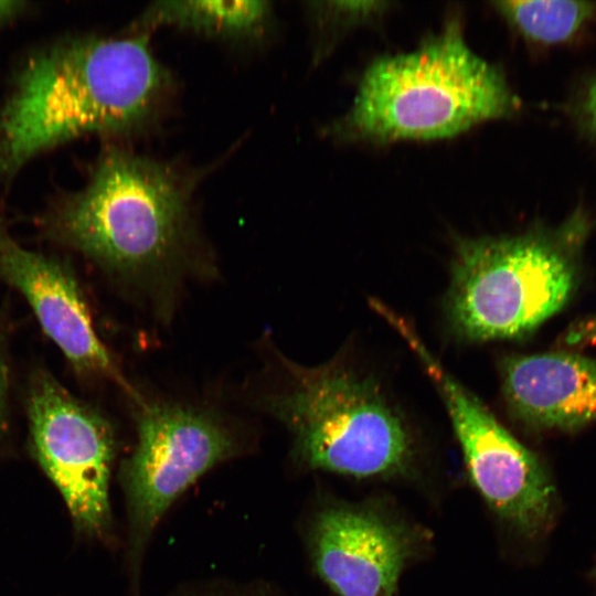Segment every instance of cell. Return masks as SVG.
Instances as JSON below:
<instances>
[{
  "label": "cell",
  "instance_id": "cell-1",
  "mask_svg": "<svg viewBox=\"0 0 596 596\" xmlns=\"http://www.w3.org/2000/svg\"><path fill=\"white\" fill-rule=\"evenodd\" d=\"M174 86L149 32L72 35L35 49L0 106V182L75 138L142 132L159 119Z\"/></svg>",
  "mask_w": 596,
  "mask_h": 596
},
{
  "label": "cell",
  "instance_id": "cell-2",
  "mask_svg": "<svg viewBox=\"0 0 596 596\" xmlns=\"http://www.w3.org/2000/svg\"><path fill=\"white\" fill-rule=\"evenodd\" d=\"M196 175L107 143L88 181L54 196L39 223L55 242L106 269L146 278L172 269L195 238Z\"/></svg>",
  "mask_w": 596,
  "mask_h": 596
},
{
  "label": "cell",
  "instance_id": "cell-3",
  "mask_svg": "<svg viewBox=\"0 0 596 596\" xmlns=\"http://www.w3.org/2000/svg\"><path fill=\"white\" fill-rule=\"evenodd\" d=\"M514 107L502 73L468 46L451 20L415 51L374 61L330 132L373 142L440 139Z\"/></svg>",
  "mask_w": 596,
  "mask_h": 596
},
{
  "label": "cell",
  "instance_id": "cell-4",
  "mask_svg": "<svg viewBox=\"0 0 596 596\" xmlns=\"http://www.w3.org/2000/svg\"><path fill=\"white\" fill-rule=\"evenodd\" d=\"M262 406L287 426L297 458L310 469L358 479L407 478L415 470L403 417L372 377L343 363L290 365L287 385Z\"/></svg>",
  "mask_w": 596,
  "mask_h": 596
},
{
  "label": "cell",
  "instance_id": "cell-5",
  "mask_svg": "<svg viewBox=\"0 0 596 596\" xmlns=\"http://www.w3.org/2000/svg\"><path fill=\"white\" fill-rule=\"evenodd\" d=\"M574 286V267L536 234L458 243L446 307L453 327L472 341L522 337L556 313Z\"/></svg>",
  "mask_w": 596,
  "mask_h": 596
},
{
  "label": "cell",
  "instance_id": "cell-6",
  "mask_svg": "<svg viewBox=\"0 0 596 596\" xmlns=\"http://www.w3.org/2000/svg\"><path fill=\"white\" fill-rule=\"evenodd\" d=\"M401 337L436 386L461 448L469 479L503 525L528 539L552 521L555 492L539 458L517 440L432 354L412 327Z\"/></svg>",
  "mask_w": 596,
  "mask_h": 596
},
{
  "label": "cell",
  "instance_id": "cell-7",
  "mask_svg": "<svg viewBox=\"0 0 596 596\" xmlns=\"http://www.w3.org/2000/svg\"><path fill=\"white\" fill-rule=\"evenodd\" d=\"M136 423L137 444L121 468V480L131 546L140 554L172 502L238 448L217 416L189 406L141 402Z\"/></svg>",
  "mask_w": 596,
  "mask_h": 596
},
{
  "label": "cell",
  "instance_id": "cell-8",
  "mask_svg": "<svg viewBox=\"0 0 596 596\" xmlns=\"http://www.w3.org/2000/svg\"><path fill=\"white\" fill-rule=\"evenodd\" d=\"M35 458L57 488L76 528L100 535L109 526L110 426L51 374L39 372L28 397Z\"/></svg>",
  "mask_w": 596,
  "mask_h": 596
},
{
  "label": "cell",
  "instance_id": "cell-9",
  "mask_svg": "<svg viewBox=\"0 0 596 596\" xmlns=\"http://www.w3.org/2000/svg\"><path fill=\"white\" fill-rule=\"evenodd\" d=\"M428 542L425 529L381 499L327 503L309 532L313 567L338 596H395Z\"/></svg>",
  "mask_w": 596,
  "mask_h": 596
},
{
  "label": "cell",
  "instance_id": "cell-10",
  "mask_svg": "<svg viewBox=\"0 0 596 596\" xmlns=\"http://www.w3.org/2000/svg\"><path fill=\"white\" fill-rule=\"evenodd\" d=\"M0 278L23 295L44 332L76 372L117 376L70 267L21 246L1 214Z\"/></svg>",
  "mask_w": 596,
  "mask_h": 596
},
{
  "label": "cell",
  "instance_id": "cell-11",
  "mask_svg": "<svg viewBox=\"0 0 596 596\" xmlns=\"http://www.w3.org/2000/svg\"><path fill=\"white\" fill-rule=\"evenodd\" d=\"M502 391L511 414L536 429H575L596 422V362L550 352L509 356Z\"/></svg>",
  "mask_w": 596,
  "mask_h": 596
},
{
  "label": "cell",
  "instance_id": "cell-12",
  "mask_svg": "<svg viewBox=\"0 0 596 596\" xmlns=\"http://www.w3.org/2000/svg\"><path fill=\"white\" fill-rule=\"evenodd\" d=\"M273 21L268 0H157L143 9L130 31L150 33L159 26H172L223 42L255 43L266 38Z\"/></svg>",
  "mask_w": 596,
  "mask_h": 596
},
{
  "label": "cell",
  "instance_id": "cell-13",
  "mask_svg": "<svg viewBox=\"0 0 596 596\" xmlns=\"http://www.w3.org/2000/svg\"><path fill=\"white\" fill-rule=\"evenodd\" d=\"M497 10L523 35L540 43L571 38L589 18L593 6L583 1H500Z\"/></svg>",
  "mask_w": 596,
  "mask_h": 596
},
{
  "label": "cell",
  "instance_id": "cell-14",
  "mask_svg": "<svg viewBox=\"0 0 596 596\" xmlns=\"http://www.w3.org/2000/svg\"><path fill=\"white\" fill-rule=\"evenodd\" d=\"M564 342L574 347L596 345V315L568 328L564 336Z\"/></svg>",
  "mask_w": 596,
  "mask_h": 596
},
{
  "label": "cell",
  "instance_id": "cell-15",
  "mask_svg": "<svg viewBox=\"0 0 596 596\" xmlns=\"http://www.w3.org/2000/svg\"><path fill=\"white\" fill-rule=\"evenodd\" d=\"M28 10V2L0 0V28L9 24Z\"/></svg>",
  "mask_w": 596,
  "mask_h": 596
},
{
  "label": "cell",
  "instance_id": "cell-16",
  "mask_svg": "<svg viewBox=\"0 0 596 596\" xmlns=\"http://www.w3.org/2000/svg\"><path fill=\"white\" fill-rule=\"evenodd\" d=\"M8 366L6 363L4 354L2 347L0 344V426L3 422L6 408H7V396H8Z\"/></svg>",
  "mask_w": 596,
  "mask_h": 596
},
{
  "label": "cell",
  "instance_id": "cell-17",
  "mask_svg": "<svg viewBox=\"0 0 596 596\" xmlns=\"http://www.w3.org/2000/svg\"><path fill=\"white\" fill-rule=\"evenodd\" d=\"M589 107L590 114L593 115L594 121L596 124V87L592 91Z\"/></svg>",
  "mask_w": 596,
  "mask_h": 596
}]
</instances>
